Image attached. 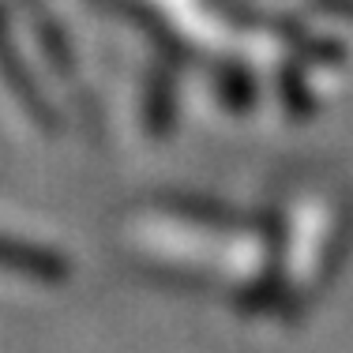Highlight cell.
<instances>
[{
	"label": "cell",
	"instance_id": "6da1fadb",
	"mask_svg": "<svg viewBox=\"0 0 353 353\" xmlns=\"http://www.w3.org/2000/svg\"><path fill=\"white\" fill-rule=\"evenodd\" d=\"M0 263L12 267V271H23V274H46V279H57V274L64 271L61 259L46 256L41 248L19 245V241H8V237H0Z\"/></svg>",
	"mask_w": 353,
	"mask_h": 353
}]
</instances>
